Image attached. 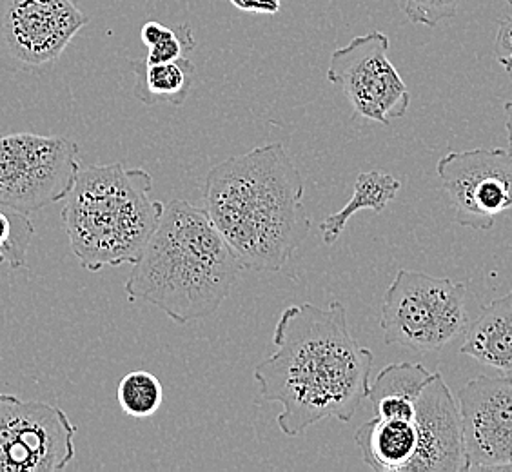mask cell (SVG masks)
Segmentation results:
<instances>
[{"label":"cell","instance_id":"1","mask_svg":"<svg viewBox=\"0 0 512 472\" xmlns=\"http://www.w3.org/2000/svg\"><path fill=\"white\" fill-rule=\"evenodd\" d=\"M275 353L255 367L260 396L278 404V429L289 438L336 418L351 422L371 391L373 351L351 335L347 309L291 305L273 333Z\"/></svg>","mask_w":512,"mask_h":472},{"label":"cell","instance_id":"2","mask_svg":"<svg viewBox=\"0 0 512 472\" xmlns=\"http://www.w3.org/2000/svg\"><path fill=\"white\" fill-rule=\"evenodd\" d=\"M202 193L207 217L233 247L242 269L280 271L311 231L304 178L278 142L217 164Z\"/></svg>","mask_w":512,"mask_h":472},{"label":"cell","instance_id":"3","mask_svg":"<svg viewBox=\"0 0 512 472\" xmlns=\"http://www.w3.org/2000/svg\"><path fill=\"white\" fill-rule=\"evenodd\" d=\"M240 269L237 253L206 209L178 198L164 204V215L124 289L131 302L144 300L186 325L217 313Z\"/></svg>","mask_w":512,"mask_h":472},{"label":"cell","instance_id":"4","mask_svg":"<svg viewBox=\"0 0 512 472\" xmlns=\"http://www.w3.org/2000/svg\"><path fill=\"white\" fill-rule=\"evenodd\" d=\"M151 191L146 169L120 162L80 168L64 198L62 222L82 269L99 273L137 262L164 215V204Z\"/></svg>","mask_w":512,"mask_h":472},{"label":"cell","instance_id":"5","mask_svg":"<svg viewBox=\"0 0 512 472\" xmlns=\"http://www.w3.org/2000/svg\"><path fill=\"white\" fill-rule=\"evenodd\" d=\"M469 324L463 282L400 269L385 291L380 327L387 345L440 351L465 335Z\"/></svg>","mask_w":512,"mask_h":472},{"label":"cell","instance_id":"6","mask_svg":"<svg viewBox=\"0 0 512 472\" xmlns=\"http://www.w3.org/2000/svg\"><path fill=\"white\" fill-rule=\"evenodd\" d=\"M80 171L79 144L35 133L0 135V206L24 215L68 197Z\"/></svg>","mask_w":512,"mask_h":472},{"label":"cell","instance_id":"7","mask_svg":"<svg viewBox=\"0 0 512 472\" xmlns=\"http://www.w3.org/2000/svg\"><path fill=\"white\" fill-rule=\"evenodd\" d=\"M88 22L79 0H0V68L50 66Z\"/></svg>","mask_w":512,"mask_h":472},{"label":"cell","instance_id":"8","mask_svg":"<svg viewBox=\"0 0 512 472\" xmlns=\"http://www.w3.org/2000/svg\"><path fill=\"white\" fill-rule=\"evenodd\" d=\"M77 427L60 407L0 394V472H59L75 458Z\"/></svg>","mask_w":512,"mask_h":472},{"label":"cell","instance_id":"9","mask_svg":"<svg viewBox=\"0 0 512 472\" xmlns=\"http://www.w3.org/2000/svg\"><path fill=\"white\" fill-rule=\"evenodd\" d=\"M389 37L371 31L331 55L327 80L344 91L356 117L389 126L405 117L411 95L389 60Z\"/></svg>","mask_w":512,"mask_h":472},{"label":"cell","instance_id":"10","mask_svg":"<svg viewBox=\"0 0 512 472\" xmlns=\"http://www.w3.org/2000/svg\"><path fill=\"white\" fill-rule=\"evenodd\" d=\"M436 171L460 226L491 231L511 211L512 157L507 149L451 151L438 160Z\"/></svg>","mask_w":512,"mask_h":472},{"label":"cell","instance_id":"11","mask_svg":"<svg viewBox=\"0 0 512 472\" xmlns=\"http://www.w3.org/2000/svg\"><path fill=\"white\" fill-rule=\"evenodd\" d=\"M465 472L512 471V378L480 374L458 393Z\"/></svg>","mask_w":512,"mask_h":472},{"label":"cell","instance_id":"12","mask_svg":"<svg viewBox=\"0 0 512 472\" xmlns=\"http://www.w3.org/2000/svg\"><path fill=\"white\" fill-rule=\"evenodd\" d=\"M418 447L409 472H465L460 407L444 376L434 373L416 400Z\"/></svg>","mask_w":512,"mask_h":472},{"label":"cell","instance_id":"13","mask_svg":"<svg viewBox=\"0 0 512 472\" xmlns=\"http://www.w3.org/2000/svg\"><path fill=\"white\" fill-rule=\"evenodd\" d=\"M460 353L500 373H512V291L482 307L465 331Z\"/></svg>","mask_w":512,"mask_h":472},{"label":"cell","instance_id":"14","mask_svg":"<svg viewBox=\"0 0 512 472\" xmlns=\"http://www.w3.org/2000/svg\"><path fill=\"white\" fill-rule=\"evenodd\" d=\"M365 465L378 472H409L418 433L413 420H387L376 416L355 434Z\"/></svg>","mask_w":512,"mask_h":472},{"label":"cell","instance_id":"15","mask_svg":"<svg viewBox=\"0 0 512 472\" xmlns=\"http://www.w3.org/2000/svg\"><path fill=\"white\" fill-rule=\"evenodd\" d=\"M433 374L422 364L387 365L371 384L367 400L373 402L376 416L380 418L413 420L416 400Z\"/></svg>","mask_w":512,"mask_h":472},{"label":"cell","instance_id":"16","mask_svg":"<svg viewBox=\"0 0 512 472\" xmlns=\"http://www.w3.org/2000/svg\"><path fill=\"white\" fill-rule=\"evenodd\" d=\"M135 71V97L146 106L171 104L182 106L193 88L195 66L188 57L171 62H149L137 59L131 62Z\"/></svg>","mask_w":512,"mask_h":472},{"label":"cell","instance_id":"17","mask_svg":"<svg viewBox=\"0 0 512 472\" xmlns=\"http://www.w3.org/2000/svg\"><path fill=\"white\" fill-rule=\"evenodd\" d=\"M400 187L402 182L398 178L382 171H365L362 175H358L351 200L340 211L325 217L320 224L324 244L333 246L338 236L344 233L347 222L355 217L358 211L369 209L375 213H382L385 207L396 198Z\"/></svg>","mask_w":512,"mask_h":472},{"label":"cell","instance_id":"18","mask_svg":"<svg viewBox=\"0 0 512 472\" xmlns=\"http://www.w3.org/2000/svg\"><path fill=\"white\" fill-rule=\"evenodd\" d=\"M120 409L133 418H148L164 402V389L155 374L149 371H131L120 380L117 389Z\"/></svg>","mask_w":512,"mask_h":472},{"label":"cell","instance_id":"19","mask_svg":"<svg viewBox=\"0 0 512 472\" xmlns=\"http://www.w3.org/2000/svg\"><path fill=\"white\" fill-rule=\"evenodd\" d=\"M35 236V227L28 215L0 206V264L10 269L26 267L28 249Z\"/></svg>","mask_w":512,"mask_h":472},{"label":"cell","instance_id":"20","mask_svg":"<svg viewBox=\"0 0 512 472\" xmlns=\"http://www.w3.org/2000/svg\"><path fill=\"white\" fill-rule=\"evenodd\" d=\"M140 40L148 48L149 62H171L186 57L188 51L197 46L193 31L189 26H182L175 31L160 24L157 20H149L140 30Z\"/></svg>","mask_w":512,"mask_h":472},{"label":"cell","instance_id":"21","mask_svg":"<svg viewBox=\"0 0 512 472\" xmlns=\"http://www.w3.org/2000/svg\"><path fill=\"white\" fill-rule=\"evenodd\" d=\"M398 4L413 24L436 28L440 22L453 19L460 0H398Z\"/></svg>","mask_w":512,"mask_h":472},{"label":"cell","instance_id":"22","mask_svg":"<svg viewBox=\"0 0 512 472\" xmlns=\"http://www.w3.org/2000/svg\"><path fill=\"white\" fill-rule=\"evenodd\" d=\"M494 59L512 77V17L498 22L494 39Z\"/></svg>","mask_w":512,"mask_h":472},{"label":"cell","instance_id":"23","mask_svg":"<svg viewBox=\"0 0 512 472\" xmlns=\"http://www.w3.org/2000/svg\"><path fill=\"white\" fill-rule=\"evenodd\" d=\"M237 10L247 13L276 15L280 11V0H229Z\"/></svg>","mask_w":512,"mask_h":472},{"label":"cell","instance_id":"24","mask_svg":"<svg viewBox=\"0 0 512 472\" xmlns=\"http://www.w3.org/2000/svg\"><path fill=\"white\" fill-rule=\"evenodd\" d=\"M503 111H505V131H507V140H509L507 151L511 153L512 157V99L505 102Z\"/></svg>","mask_w":512,"mask_h":472},{"label":"cell","instance_id":"25","mask_svg":"<svg viewBox=\"0 0 512 472\" xmlns=\"http://www.w3.org/2000/svg\"><path fill=\"white\" fill-rule=\"evenodd\" d=\"M507 2H509V4H512V0H507Z\"/></svg>","mask_w":512,"mask_h":472}]
</instances>
